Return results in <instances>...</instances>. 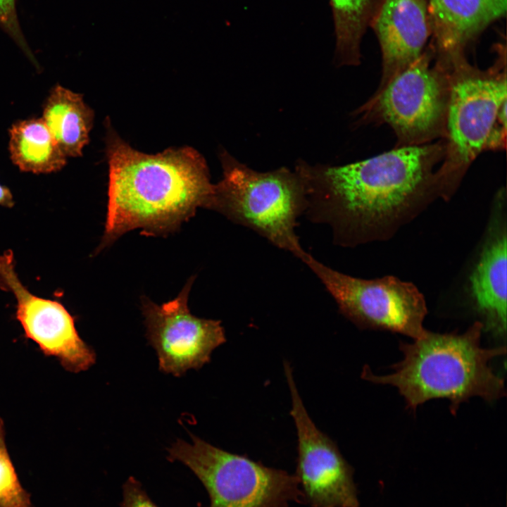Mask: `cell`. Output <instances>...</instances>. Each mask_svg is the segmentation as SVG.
<instances>
[{"label": "cell", "mask_w": 507, "mask_h": 507, "mask_svg": "<svg viewBox=\"0 0 507 507\" xmlns=\"http://www.w3.org/2000/svg\"><path fill=\"white\" fill-rule=\"evenodd\" d=\"M221 160L223 178L215 184L213 209L301 260L307 252L296 228L307 199L297 172L285 168L258 172L227 152Z\"/></svg>", "instance_id": "obj_5"}, {"label": "cell", "mask_w": 507, "mask_h": 507, "mask_svg": "<svg viewBox=\"0 0 507 507\" xmlns=\"http://www.w3.org/2000/svg\"><path fill=\"white\" fill-rule=\"evenodd\" d=\"M42 119L66 157L82 155L89 140L94 112L81 94L55 86L45 103Z\"/></svg>", "instance_id": "obj_15"}, {"label": "cell", "mask_w": 507, "mask_h": 507, "mask_svg": "<svg viewBox=\"0 0 507 507\" xmlns=\"http://www.w3.org/2000/svg\"><path fill=\"white\" fill-rule=\"evenodd\" d=\"M433 50L394 76L356 111L359 124H387L395 133V147L427 144L444 139L450 96L449 68L436 61Z\"/></svg>", "instance_id": "obj_6"}, {"label": "cell", "mask_w": 507, "mask_h": 507, "mask_svg": "<svg viewBox=\"0 0 507 507\" xmlns=\"http://www.w3.org/2000/svg\"><path fill=\"white\" fill-rule=\"evenodd\" d=\"M13 205V196L6 187L0 184V206L11 207Z\"/></svg>", "instance_id": "obj_21"}, {"label": "cell", "mask_w": 507, "mask_h": 507, "mask_svg": "<svg viewBox=\"0 0 507 507\" xmlns=\"http://www.w3.org/2000/svg\"><path fill=\"white\" fill-rule=\"evenodd\" d=\"M0 287L13 294L16 318L25 336L45 355L57 358L64 368L73 373L94 364L96 354L80 337L73 317L61 303L37 296L22 284L10 250L0 255Z\"/></svg>", "instance_id": "obj_11"}, {"label": "cell", "mask_w": 507, "mask_h": 507, "mask_svg": "<svg viewBox=\"0 0 507 507\" xmlns=\"http://www.w3.org/2000/svg\"><path fill=\"white\" fill-rule=\"evenodd\" d=\"M0 28L10 36L31 62L38 68V63L25 40L19 23L16 0H0Z\"/></svg>", "instance_id": "obj_19"}, {"label": "cell", "mask_w": 507, "mask_h": 507, "mask_svg": "<svg viewBox=\"0 0 507 507\" xmlns=\"http://www.w3.org/2000/svg\"><path fill=\"white\" fill-rule=\"evenodd\" d=\"M192 281L166 303L142 301L146 337L157 353L159 369L177 377L208 363L212 351L226 342L221 321L190 313L187 301Z\"/></svg>", "instance_id": "obj_10"}, {"label": "cell", "mask_w": 507, "mask_h": 507, "mask_svg": "<svg viewBox=\"0 0 507 507\" xmlns=\"http://www.w3.org/2000/svg\"><path fill=\"white\" fill-rule=\"evenodd\" d=\"M120 507H158L149 498L142 484L130 477L123 486Z\"/></svg>", "instance_id": "obj_20"}, {"label": "cell", "mask_w": 507, "mask_h": 507, "mask_svg": "<svg viewBox=\"0 0 507 507\" xmlns=\"http://www.w3.org/2000/svg\"><path fill=\"white\" fill-rule=\"evenodd\" d=\"M0 507H34L29 493L23 487L5 440V431L0 418Z\"/></svg>", "instance_id": "obj_18"}, {"label": "cell", "mask_w": 507, "mask_h": 507, "mask_svg": "<svg viewBox=\"0 0 507 507\" xmlns=\"http://www.w3.org/2000/svg\"><path fill=\"white\" fill-rule=\"evenodd\" d=\"M369 24L382 52L380 90L422 54L430 30L426 1L379 0Z\"/></svg>", "instance_id": "obj_13"}, {"label": "cell", "mask_w": 507, "mask_h": 507, "mask_svg": "<svg viewBox=\"0 0 507 507\" xmlns=\"http://www.w3.org/2000/svg\"><path fill=\"white\" fill-rule=\"evenodd\" d=\"M106 154L108 206L101 247L134 229L148 234L173 232L197 208L213 209L215 184L205 159L193 148L148 154L111 132Z\"/></svg>", "instance_id": "obj_2"}, {"label": "cell", "mask_w": 507, "mask_h": 507, "mask_svg": "<svg viewBox=\"0 0 507 507\" xmlns=\"http://www.w3.org/2000/svg\"><path fill=\"white\" fill-rule=\"evenodd\" d=\"M507 0H429L430 30L437 61L447 63L465 54L481 31L506 11Z\"/></svg>", "instance_id": "obj_14"}, {"label": "cell", "mask_w": 507, "mask_h": 507, "mask_svg": "<svg viewBox=\"0 0 507 507\" xmlns=\"http://www.w3.org/2000/svg\"><path fill=\"white\" fill-rule=\"evenodd\" d=\"M482 332L479 321L463 333L427 330L412 343L400 342L403 358L392 366L393 373L377 375L365 366L362 377L396 387L406 408L413 411L437 399L449 400L453 414L473 396L489 402L499 399L506 394L504 380L494 372L491 363L505 355L506 348L482 347Z\"/></svg>", "instance_id": "obj_3"}, {"label": "cell", "mask_w": 507, "mask_h": 507, "mask_svg": "<svg viewBox=\"0 0 507 507\" xmlns=\"http://www.w3.org/2000/svg\"><path fill=\"white\" fill-rule=\"evenodd\" d=\"M301 261L319 279L339 312L357 327L399 333L413 339L426 334V301L412 282L392 275L371 280L352 277L308 252Z\"/></svg>", "instance_id": "obj_8"}, {"label": "cell", "mask_w": 507, "mask_h": 507, "mask_svg": "<svg viewBox=\"0 0 507 507\" xmlns=\"http://www.w3.org/2000/svg\"><path fill=\"white\" fill-rule=\"evenodd\" d=\"M482 70L465 54L449 62L450 96L444 156L435 175L439 199L449 201L473 161L484 149L498 112L506 102V54Z\"/></svg>", "instance_id": "obj_4"}, {"label": "cell", "mask_w": 507, "mask_h": 507, "mask_svg": "<svg viewBox=\"0 0 507 507\" xmlns=\"http://www.w3.org/2000/svg\"><path fill=\"white\" fill-rule=\"evenodd\" d=\"M285 377L292 399L290 414L297 434L296 476L303 502L311 507H359L353 468L337 444L314 424L302 402L287 361Z\"/></svg>", "instance_id": "obj_9"}, {"label": "cell", "mask_w": 507, "mask_h": 507, "mask_svg": "<svg viewBox=\"0 0 507 507\" xmlns=\"http://www.w3.org/2000/svg\"><path fill=\"white\" fill-rule=\"evenodd\" d=\"M504 192L493 201L489 218L465 284L468 303L483 332L506 334L507 220Z\"/></svg>", "instance_id": "obj_12"}, {"label": "cell", "mask_w": 507, "mask_h": 507, "mask_svg": "<svg viewBox=\"0 0 507 507\" xmlns=\"http://www.w3.org/2000/svg\"><path fill=\"white\" fill-rule=\"evenodd\" d=\"M192 443L177 440L168 458L187 466L206 489L208 507H289L303 502L295 475L230 453L190 434Z\"/></svg>", "instance_id": "obj_7"}, {"label": "cell", "mask_w": 507, "mask_h": 507, "mask_svg": "<svg viewBox=\"0 0 507 507\" xmlns=\"http://www.w3.org/2000/svg\"><path fill=\"white\" fill-rule=\"evenodd\" d=\"M335 36L334 62L357 65L361 43L373 12V0H329Z\"/></svg>", "instance_id": "obj_17"}, {"label": "cell", "mask_w": 507, "mask_h": 507, "mask_svg": "<svg viewBox=\"0 0 507 507\" xmlns=\"http://www.w3.org/2000/svg\"><path fill=\"white\" fill-rule=\"evenodd\" d=\"M444 141L395 147L343 165L299 162L306 194L304 214L328 225L344 247L387 241L439 199L435 167Z\"/></svg>", "instance_id": "obj_1"}, {"label": "cell", "mask_w": 507, "mask_h": 507, "mask_svg": "<svg viewBox=\"0 0 507 507\" xmlns=\"http://www.w3.org/2000/svg\"><path fill=\"white\" fill-rule=\"evenodd\" d=\"M11 158L21 170L34 173L58 171L66 156L42 119L19 121L10 130Z\"/></svg>", "instance_id": "obj_16"}]
</instances>
